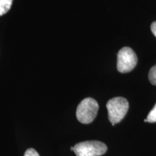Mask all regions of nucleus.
I'll return each instance as SVG.
<instances>
[{
	"label": "nucleus",
	"mask_w": 156,
	"mask_h": 156,
	"mask_svg": "<svg viewBox=\"0 0 156 156\" xmlns=\"http://www.w3.org/2000/svg\"><path fill=\"white\" fill-rule=\"evenodd\" d=\"M151 30L154 36L156 37V22H154L151 25Z\"/></svg>",
	"instance_id": "1a4fd4ad"
},
{
	"label": "nucleus",
	"mask_w": 156,
	"mask_h": 156,
	"mask_svg": "<svg viewBox=\"0 0 156 156\" xmlns=\"http://www.w3.org/2000/svg\"><path fill=\"white\" fill-rule=\"evenodd\" d=\"M148 78L151 83L153 85H156V64L151 68L149 72Z\"/></svg>",
	"instance_id": "0eeeda50"
},
{
	"label": "nucleus",
	"mask_w": 156,
	"mask_h": 156,
	"mask_svg": "<svg viewBox=\"0 0 156 156\" xmlns=\"http://www.w3.org/2000/svg\"><path fill=\"white\" fill-rule=\"evenodd\" d=\"M98 103L92 98L84 99L78 105L76 116L82 124H90L95 119L98 111Z\"/></svg>",
	"instance_id": "f03ea898"
},
{
	"label": "nucleus",
	"mask_w": 156,
	"mask_h": 156,
	"mask_svg": "<svg viewBox=\"0 0 156 156\" xmlns=\"http://www.w3.org/2000/svg\"><path fill=\"white\" fill-rule=\"evenodd\" d=\"M145 122L151 123L156 122V103L155 104V106H154L153 109H152L149 114H148L147 119H145Z\"/></svg>",
	"instance_id": "423d86ee"
},
{
	"label": "nucleus",
	"mask_w": 156,
	"mask_h": 156,
	"mask_svg": "<svg viewBox=\"0 0 156 156\" xmlns=\"http://www.w3.org/2000/svg\"><path fill=\"white\" fill-rule=\"evenodd\" d=\"M13 0H0V16L3 15L10 9Z\"/></svg>",
	"instance_id": "39448f33"
},
{
	"label": "nucleus",
	"mask_w": 156,
	"mask_h": 156,
	"mask_svg": "<svg viewBox=\"0 0 156 156\" xmlns=\"http://www.w3.org/2000/svg\"><path fill=\"white\" fill-rule=\"evenodd\" d=\"M137 64L135 52L129 47L119 50L117 56V69L121 73H127L134 69Z\"/></svg>",
	"instance_id": "20e7f679"
},
{
	"label": "nucleus",
	"mask_w": 156,
	"mask_h": 156,
	"mask_svg": "<svg viewBox=\"0 0 156 156\" xmlns=\"http://www.w3.org/2000/svg\"><path fill=\"white\" fill-rule=\"evenodd\" d=\"M107 146L99 141H85L74 146L77 156H101L106 153Z\"/></svg>",
	"instance_id": "7ed1b4c3"
},
{
	"label": "nucleus",
	"mask_w": 156,
	"mask_h": 156,
	"mask_svg": "<svg viewBox=\"0 0 156 156\" xmlns=\"http://www.w3.org/2000/svg\"><path fill=\"white\" fill-rule=\"evenodd\" d=\"M106 108L109 121L112 122V125H115L120 122L126 116L129 109V103L124 98H114L106 103Z\"/></svg>",
	"instance_id": "f257e3e1"
},
{
	"label": "nucleus",
	"mask_w": 156,
	"mask_h": 156,
	"mask_svg": "<svg viewBox=\"0 0 156 156\" xmlns=\"http://www.w3.org/2000/svg\"><path fill=\"white\" fill-rule=\"evenodd\" d=\"M24 156H40L36 150L33 149V148H30L25 151Z\"/></svg>",
	"instance_id": "6e6552de"
}]
</instances>
